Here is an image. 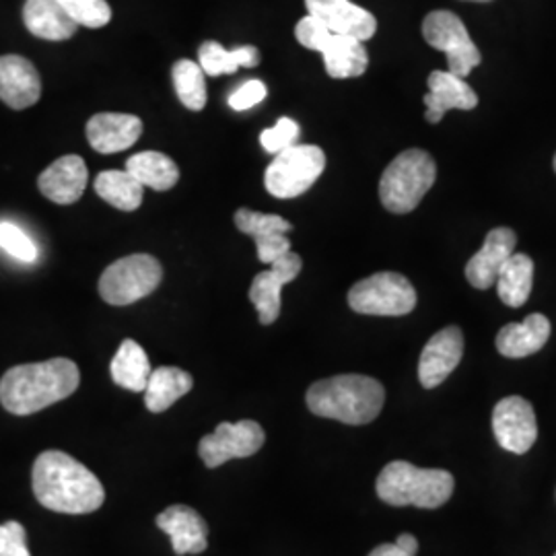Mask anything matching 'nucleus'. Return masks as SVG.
Wrapping results in <instances>:
<instances>
[{
	"label": "nucleus",
	"instance_id": "1",
	"mask_svg": "<svg viewBox=\"0 0 556 556\" xmlns=\"http://www.w3.org/2000/svg\"><path fill=\"white\" fill-rule=\"evenodd\" d=\"M31 484L41 507L59 514H93L105 501L100 478L83 466L79 459L56 450L38 456Z\"/></svg>",
	"mask_w": 556,
	"mask_h": 556
},
{
	"label": "nucleus",
	"instance_id": "2",
	"mask_svg": "<svg viewBox=\"0 0 556 556\" xmlns=\"http://www.w3.org/2000/svg\"><path fill=\"white\" fill-rule=\"evenodd\" d=\"M79 383V367L71 358L17 365L0 379V404L11 415L27 417L73 396Z\"/></svg>",
	"mask_w": 556,
	"mask_h": 556
},
{
	"label": "nucleus",
	"instance_id": "3",
	"mask_svg": "<svg viewBox=\"0 0 556 556\" xmlns=\"http://www.w3.org/2000/svg\"><path fill=\"white\" fill-rule=\"evenodd\" d=\"M307 406L314 415L344 425H367L376 420L386 402V390L378 379L346 374L316 381L307 390Z\"/></svg>",
	"mask_w": 556,
	"mask_h": 556
},
{
	"label": "nucleus",
	"instance_id": "4",
	"mask_svg": "<svg viewBox=\"0 0 556 556\" xmlns=\"http://www.w3.org/2000/svg\"><path fill=\"white\" fill-rule=\"evenodd\" d=\"M456 489V480L447 470L418 468L408 462H390L378 477V497L392 507L415 505L420 509H438L445 505Z\"/></svg>",
	"mask_w": 556,
	"mask_h": 556
},
{
	"label": "nucleus",
	"instance_id": "5",
	"mask_svg": "<svg viewBox=\"0 0 556 556\" xmlns=\"http://www.w3.org/2000/svg\"><path fill=\"white\" fill-rule=\"evenodd\" d=\"M435 179L438 165L433 157L420 149H408L386 167L379 179L381 204L396 215L413 213Z\"/></svg>",
	"mask_w": 556,
	"mask_h": 556
},
{
	"label": "nucleus",
	"instance_id": "6",
	"mask_svg": "<svg viewBox=\"0 0 556 556\" xmlns=\"http://www.w3.org/2000/svg\"><path fill=\"white\" fill-rule=\"evenodd\" d=\"M326 169V153L316 144H293L277 153L268 165L264 184L277 199H298L305 194Z\"/></svg>",
	"mask_w": 556,
	"mask_h": 556
},
{
	"label": "nucleus",
	"instance_id": "7",
	"mask_svg": "<svg viewBox=\"0 0 556 556\" xmlns=\"http://www.w3.org/2000/svg\"><path fill=\"white\" fill-rule=\"evenodd\" d=\"M160 260L149 254H132L110 264L100 278V295L105 303L124 307L149 298L161 285Z\"/></svg>",
	"mask_w": 556,
	"mask_h": 556
},
{
	"label": "nucleus",
	"instance_id": "8",
	"mask_svg": "<svg viewBox=\"0 0 556 556\" xmlns=\"http://www.w3.org/2000/svg\"><path fill=\"white\" fill-rule=\"evenodd\" d=\"M349 305L363 316H406L417 305L410 280L397 273H378L358 280L349 291Z\"/></svg>",
	"mask_w": 556,
	"mask_h": 556
},
{
	"label": "nucleus",
	"instance_id": "9",
	"mask_svg": "<svg viewBox=\"0 0 556 556\" xmlns=\"http://www.w3.org/2000/svg\"><path fill=\"white\" fill-rule=\"evenodd\" d=\"M422 36L435 50L445 52L450 73L468 77L482 62L477 43L470 38L466 25L450 11H433L422 21Z\"/></svg>",
	"mask_w": 556,
	"mask_h": 556
},
{
	"label": "nucleus",
	"instance_id": "10",
	"mask_svg": "<svg viewBox=\"0 0 556 556\" xmlns=\"http://www.w3.org/2000/svg\"><path fill=\"white\" fill-rule=\"evenodd\" d=\"M266 441L256 420L220 422L215 433L200 439L199 454L206 468H219L229 459L254 456Z\"/></svg>",
	"mask_w": 556,
	"mask_h": 556
},
{
	"label": "nucleus",
	"instance_id": "11",
	"mask_svg": "<svg viewBox=\"0 0 556 556\" xmlns=\"http://www.w3.org/2000/svg\"><path fill=\"white\" fill-rule=\"evenodd\" d=\"M498 445L511 454H528L538 439L536 413L526 397H503L493 410Z\"/></svg>",
	"mask_w": 556,
	"mask_h": 556
},
{
	"label": "nucleus",
	"instance_id": "12",
	"mask_svg": "<svg viewBox=\"0 0 556 556\" xmlns=\"http://www.w3.org/2000/svg\"><path fill=\"white\" fill-rule=\"evenodd\" d=\"M464 355V334L457 326H447L431 338L418 358V379L422 388L433 390L452 376Z\"/></svg>",
	"mask_w": 556,
	"mask_h": 556
},
{
	"label": "nucleus",
	"instance_id": "13",
	"mask_svg": "<svg viewBox=\"0 0 556 556\" xmlns=\"http://www.w3.org/2000/svg\"><path fill=\"white\" fill-rule=\"evenodd\" d=\"M303 268V262L295 252H289L285 256L275 260L270 264V270H264L256 275L250 287V299L258 309L260 321L264 326H270L280 316V293L282 287L293 282Z\"/></svg>",
	"mask_w": 556,
	"mask_h": 556
},
{
	"label": "nucleus",
	"instance_id": "14",
	"mask_svg": "<svg viewBox=\"0 0 556 556\" xmlns=\"http://www.w3.org/2000/svg\"><path fill=\"white\" fill-rule=\"evenodd\" d=\"M312 17L321 21L332 34L371 40L378 31L376 17L351 0H305Z\"/></svg>",
	"mask_w": 556,
	"mask_h": 556
},
{
	"label": "nucleus",
	"instance_id": "15",
	"mask_svg": "<svg viewBox=\"0 0 556 556\" xmlns=\"http://www.w3.org/2000/svg\"><path fill=\"white\" fill-rule=\"evenodd\" d=\"M516 243L517 236L514 229H509V227L493 229L484 239V245L478 250L466 266L468 282L480 291L491 289L497 280L501 268L514 254Z\"/></svg>",
	"mask_w": 556,
	"mask_h": 556
},
{
	"label": "nucleus",
	"instance_id": "16",
	"mask_svg": "<svg viewBox=\"0 0 556 556\" xmlns=\"http://www.w3.org/2000/svg\"><path fill=\"white\" fill-rule=\"evenodd\" d=\"M41 98L40 73L23 56H0V100L13 110H27Z\"/></svg>",
	"mask_w": 556,
	"mask_h": 556
},
{
	"label": "nucleus",
	"instance_id": "17",
	"mask_svg": "<svg viewBox=\"0 0 556 556\" xmlns=\"http://www.w3.org/2000/svg\"><path fill=\"white\" fill-rule=\"evenodd\" d=\"M157 526L172 538L176 555H200L208 548V526L197 509L172 505L157 516Z\"/></svg>",
	"mask_w": 556,
	"mask_h": 556
},
{
	"label": "nucleus",
	"instance_id": "18",
	"mask_svg": "<svg viewBox=\"0 0 556 556\" xmlns=\"http://www.w3.org/2000/svg\"><path fill=\"white\" fill-rule=\"evenodd\" d=\"M142 135V119L132 114L103 112L87 122V140L103 155L130 149Z\"/></svg>",
	"mask_w": 556,
	"mask_h": 556
},
{
	"label": "nucleus",
	"instance_id": "19",
	"mask_svg": "<svg viewBox=\"0 0 556 556\" xmlns=\"http://www.w3.org/2000/svg\"><path fill=\"white\" fill-rule=\"evenodd\" d=\"M425 118L438 124L450 110H475L478 96L475 89L450 71H433L429 75V93L425 96Z\"/></svg>",
	"mask_w": 556,
	"mask_h": 556
},
{
	"label": "nucleus",
	"instance_id": "20",
	"mask_svg": "<svg viewBox=\"0 0 556 556\" xmlns=\"http://www.w3.org/2000/svg\"><path fill=\"white\" fill-rule=\"evenodd\" d=\"M89 181L87 165L79 155H64L41 172L38 188L41 194L56 204H75Z\"/></svg>",
	"mask_w": 556,
	"mask_h": 556
},
{
	"label": "nucleus",
	"instance_id": "21",
	"mask_svg": "<svg viewBox=\"0 0 556 556\" xmlns=\"http://www.w3.org/2000/svg\"><path fill=\"white\" fill-rule=\"evenodd\" d=\"M551 338V321L542 314H532L523 321L507 324L497 334V351L507 358L530 357L544 349Z\"/></svg>",
	"mask_w": 556,
	"mask_h": 556
},
{
	"label": "nucleus",
	"instance_id": "22",
	"mask_svg": "<svg viewBox=\"0 0 556 556\" xmlns=\"http://www.w3.org/2000/svg\"><path fill=\"white\" fill-rule=\"evenodd\" d=\"M23 21L29 34L48 41L68 40L79 27L56 0H27L23 7Z\"/></svg>",
	"mask_w": 556,
	"mask_h": 556
},
{
	"label": "nucleus",
	"instance_id": "23",
	"mask_svg": "<svg viewBox=\"0 0 556 556\" xmlns=\"http://www.w3.org/2000/svg\"><path fill=\"white\" fill-rule=\"evenodd\" d=\"M319 54L324 56L326 73L332 79L361 77L369 66V54H367L363 41L351 38V36L332 34V38L328 40Z\"/></svg>",
	"mask_w": 556,
	"mask_h": 556
},
{
	"label": "nucleus",
	"instance_id": "24",
	"mask_svg": "<svg viewBox=\"0 0 556 556\" xmlns=\"http://www.w3.org/2000/svg\"><path fill=\"white\" fill-rule=\"evenodd\" d=\"M194 386V379L179 367H157L144 388V404L151 413H165L179 397L186 396Z\"/></svg>",
	"mask_w": 556,
	"mask_h": 556
},
{
	"label": "nucleus",
	"instance_id": "25",
	"mask_svg": "<svg viewBox=\"0 0 556 556\" xmlns=\"http://www.w3.org/2000/svg\"><path fill=\"white\" fill-rule=\"evenodd\" d=\"M110 371L114 383H118L119 388L130 392H144L153 369L144 349L139 342L128 338L119 344L118 353L112 358Z\"/></svg>",
	"mask_w": 556,
	"mask_h": 556
},
{
	"label": "nucleus",
	"instance_id": "26",
	"mask_svg": "<svg viewBox=\"0 0 556 556\" xmlns=\"http://www.w3.org/2000/svg\"><path fill=\"white\" fill-rule=\"evenodd\" d=\"M498 298L509 307H521L530 299L534 285V262L526 254H511L501 268L497 280Z\"/></svg>",
	"mask_w": 556,
	"mask_h": 556
},
{
	"label": "nucleus",
	"instance_id": "27",
	"mask_svg": "<svg viewBox=\"0 0 556 556\" xmlns=\"http://www.w3.org/2000/svg\"><path fill=\"white\" fill-rule=\"evenodd\" d=\"M199 64L204 75L220 77V75H231L238 68L258 66L260 52L256 46H241L236 50H225L217 41H204L199 50Z\"/></svg>",
	"mask_w": 556,
	"mask_h": 556
},
{
	"label": "nucleus",
	"instance_id": "28",
	"mask_svg": "<svg viewBox=\"0 0 556 556\" xmlns=\"http://www.w3.org/2000/svg\"><path fill=\"white\" fill-rule=\"evenodd\" d=\"M126 172H130L142 186H149L157 192L172 190L179 179L178 165L172 157L157 151H144L132 155L126 161Z\"/></svg>",
	"mask_w": 556,
	"mask_h": 556
},
{
	"label": "nucleus",
	"instance_id": "29",
	"mask_svg": "<svg viewBox=\"0 0 556 556\" xmlns=\"http://www.w3.org/2000/svg\"><path fill=\"white\" fill-rule=\"evenodd\" d=\"M96 192L114 208L132 213L142 202L144 186L126 169L124 172L110 169V172H101L96 178Z\"/></svg>",
	"mask_w": 556,
	"mask_h": 556
},
{
	"label": "nucleus",
	"instance_id": "30",
	"mask_svg": "<svg viewBox=\"0 0 556 556\" xmlns=\"http://www.w3.org/2000/svg\"><path fill=\"white\" fill-rule=\"evenodd\" d=\"M174 87L178 93L179 101L192 110V112H200L206 100V79H204V71L200 68V64L192 62V60H178L174 64Z\"/></svg>",
	"mask_w": 556,
	"mask_h": 556
},
{
	"label": "nucleus",
	"instance_id": "31",
	"mask_svg": "<svg viewBox=\"0 0 556 556\" xmlns=\"http://www.w3.org/2000/svg\"><path fill=\"white\" fill-rule=\"evenodd\" d=\"M236 227L241 233L254 239L275 236V233H289L293 229L289 220L278 215H264L250 208H239L236 213Z\"/></svg>",
	"mask_w": 556,
	"mask_h": 556
},
{
	"label": "nucleus",
	"instance_id": "32",
	"mask_svg": "<svg viewBox=\"0 0 556 556\" xmlns=\"http://www.w3.org/2000/svg\"><path fill=\"white\" fill-rule=\"evenodd\" d=\"M66 15L77 25L100 29L112 21V7L108 0H56Z\"/></svg>",
	"mask_w": 556,
	"mask_h": 556
},
{
	"label": "nucleus",
	"instance_id": "33",
	"mask_svg": "<svg viewBox=\"0 0 556 556\" xmlns=\"http://www.w3.org/2000/svg\"><path fill=\"white\" fill-rule=\"evenodd\" d=\"M0 250L20 262H36L40 256L38 245L21 227L11 220H0Z\"/></svg>",
	"mask_w": 556,
	"mask_h": 556
},
{
	"label": "nucleus",
	"instance_id": "34",
	"mask_svg": "<svg viewBox=\"0 0 556 556\" xmlns=\"http://www.w3.org/2000/svg\"><path fill=\"white\" fill-rule=\"evenodd\" d=\"M299 124L295 119L280 118L277 122V126L273 128H266L262 135H260V142L264 147V151L268 153H280L293 144H298L299 139Z\"/></svg>",
	"mask_w": 556,
	"mask_h": 556
},
{
	"label": "nucleus",
	"instance_id": "35",
	"mask_svg": "<svg viewBox=\"0 0 556 556\" xmlns=\"http://www.w3.org/2000/svg\"><path fill=\"white\" fill-rule=\"evenodd\" d=\"M295 38L303 48L321 52L324 46L332 38V31L321 21L307 15V17L299 21L298 27H295Z\"/></svg>",
	"mask_w": 556,
	"mask_h": 556
},
{
	"label": "nucleus",
	"instance_id": "36",
	"mask_svg": "<svg viewBox=\"0 0 556 556\" xmlns=\"http://www.w3.org/2000/svg\"><path fill=\"white\" fill-rule=\"evenodd\" d=\"M0 556H31L27 548V532L20 521L0 523Z\"/></svg>",
	"mask_w": 556,
	"mask_h": 556
},
{
	"label": "nucleus",
	"instance_id": "37",
	"mask_svg": "<svg viewBox=\"0 0 556 556\" xmlns=\"http://www.w3.org/2000/svg\"><path fill=\"white\" fill-rule=\"evenodd\" d=\"M266 96H268V91H266V85L262 80H248L245 85H241L238 91L229 98V105L236 112H243V110H250V108L262 103V101L266 100Z\"/></svg>",
	"mask_w": 556,
	"mask_h": 556
},
{
	"label": "nucleus",
	"instance_id": "38",
	"mask_svg": "<svg viewBox=\"0 0 556 556\" xmlns=\"http://www.w3.org/2000/svg\"><path fill=\"white\" fill-rule=\"evenodd\" d=\"M254 241L258 248L260 262H264V264H273L275 260L291 252V241L287 239V233H275V236H266V238L254 239Z\"/></svg>",
	"mask_w": 556,
	"mask_h": 556
},
{
	"label": "nucleus",
	"instance_id": "39",
	"mask_svg": "<svg viewBox=\"0 0 556 556\" xmlns=\"http://www.w3.org/2000/svg\"><path fill=\"white\" fill-rule=\"evenodd\" d=\"M369 556H415L410 555V553H406V551H402L400 546H397L396 542L394 544H381L378 546L376 551H371Z\"/></svg>",
	"mask_w": 556,
	"mask_h": 556
},
{
	"label": "nucleus",
	"instance_id": "40",
	"mask_svg": "<svg viewBox=\"0 0 556 556\" xmlns=\"http://www.w3.org/2000/svg\"><path fill=\"white\" fill-rule=\"evenodd\" d=\"M397 546L410 555L417 556L418 553V540L413 534H400L396 540Z\"/></svg>",
	"mask_w": 556,
	"mask_h": 556
},
{
	"label": "nucleus",
	"instance_id": "41",
	"mask_svg": "<svg viewBox=\"0 0 556 556\" xmlns=\"http://www.w3.org/2000/svg\"><path fill=\"white\" fill-rule=\"evenodd\" d=\"M468 2H491V0H468Z\"/></svg>",
	"mask_w": 556,
	"mask_h": 556
},
{
	"label": "nucleus",
	"instance_id": "42",
	"mask_svg": "<svg viewBox=\"0 0 556 556\" xmlns=\"http://www.w3.org/2000/svg\"><path fill=\"white\" fill-rule=\"evenodd\" d=\"M555 172H556V155H555Z\"/></svg>",
	"mask_w": 556,
	"mask_h": 556
},
{
	"label": "nucleus",
	"instance_id": "43",
	"mask_svg": "<svg viewBox=\"0 0 556 556\" xmlns=\"http://www.w3.org/2000/svg\"><path fill=\"white\" fill-rule=\"evenodd\" d=\"M556 556V555H555Z\"/></svg>",
	"mask_w": 556,
	"mask_h": 556
}]
</instances>
